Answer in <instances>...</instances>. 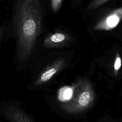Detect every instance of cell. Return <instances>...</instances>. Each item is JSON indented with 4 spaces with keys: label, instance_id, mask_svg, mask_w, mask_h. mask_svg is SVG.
<instances>
[{
    "label": "cell",
    "instance_id": "obj_1",
    "mask_svg": "<svg viewBox=\"0 0 122 122\" xmlns=\"http://www.w3.org/2000/svg\"><path fill=\"white\" fill-rule=\"evenodd\" d=\"M17 43V54L20 61H25L32 53L41 30L43 8L38 0H18L13 15Z\"/></svg>",
    "mask_w": 122,
    "mask_h": 122
},
{
    "label": "cell",
    "instance_id": "obj_2",
    "mask_svg": "<svg viewBox=\"0 0 122 122\" xmlns=\"http://www.w3.org/2000/svg\"><path fill=\"white\" fill-rule=\"evenodd\" d=\"M72 87L71 98L61 104V108L67 113L77 114L91 107L95 99V93L91 84L84 79L77 81Z\"/></svg>",
    "mask_w": 122,
    "mask_h": 122
},
{
    "label": "cell",
    "instance_id": "obj_3",
    "mask_svg": "<svg viewBox=\"0 0 122 122\" xmlns=\"http://www.w3.org/2000/svg\"><path fill=\"white\" fill-rule=\"evenodd\" d=\"M66 64V61L64 59L56 60L38 76L34 82V85L39 86L48 81L54 75L63 70Z\"/></svg>",
    "mask_w": 122,
    "mask_h": 122
},
{
    "label": "cell",
    "instance_id": "obj_4",
    "mask_svg": "<svg viewBox=\"0 0 122 122\" xmlns=\"http://www.w3.org/2000/svg\"><path fill=\"white\" fill-rule=\"evenodd\" d=\"M122 19V7L117 9L98 22L94 29L99 30H109L115 28Z\"/></svg>",
    "mask_w": 122,
    "mask_h": 122
},
{
    "label": "cell",
    "instance_id": "obj_5",
    "mask_svg": "<svg viewBox=\"0 0 122 122\" xmlns=\"http://www.w3.org/2000/svg\"><path fill=\"white\" fill-rule=\"evenodd\" d=\"M69 35L64 32L57 31L49 35L43 41V45L47 48H57L66 45L71 40Z\"/></svg>",
    "mask_w": 122,
    "mask_h": 122
},
{
    "label": "cell",
    "instance_id": "obj_6",
    "mask_svg": "<svg viewBox=\"0 0 122 122\" xmlns=\"http://www.w3.org/2000/svg\"><path fill=\"white\" fill-rule=\"evenodd\" d=\"M5 114L10 122H33L30 117L17 107H7L5 110Z\"/></svg>",
    "mask_w": 122,
    "mask_h": 122
},
{
    "label": "cell",
    "instance_id": "obj_7",
    "mask_svg": "<svg viewBox=\"0 0 122 122\" xmlns=\"http://www.w3.org/2000/svg\"><path fill=\"white\" fill-rule=\"evenodd\" d=\"M73 93L72 87H64L62 88L59 92L58 98L61 101L64 102H67L70 100Z\"/></svg>",
    "mask_w": 122,
    "mask_h": 122
},
{
    "label": "cell",
    "instance_id": "obj_8",
    "mask_svg": "<svg viewBox=\"0 0 122 122\" xmlns=\"http://www.w3.org/2000/svg\"><path fill=\"white\" fill-rule=\"evenodd\" d=\"M63 0H52L51 1V5L52 11L53 13H57L60 9Z\"/></svg>",
    "mask_w": 122,
    "mask_h": 122
},
{
    "label": "cell",
    "instance_id": "obj_9",
    "mask_svg": "<svg viewBox=\"0 0 122 122\" xmlns=\"http://www.w3.org/2000/svg\"><path fill=\"white\" fill-rule=\"evenodd\" d=\"M109 0H97L91 2L88 7V9H93L98 8L103 4L109 2Z\"/></svg>",
    "mask_w": 122,
    "mask_h": 122
},
{
    "label": "cell",
    "instance_id": "obj_10",
    "mask_svg": "<svg viewBox=\"0 0 122 122\" xmlns=\"http://www.w3.org/2000/svg\"><path fill=\"white\" fill-rule=\"evenodd\" d=\"M122 64V60L120 55L117 53L116 54V59L114 63V70L116 74L118 73V71L120 70Z\"/></svg>",
    "mask_w": 122,
    "mask_h": 122
},
{
    "label": "cell",
    "instance_id": "obj_11",
    "mask_svg": "<svg viewBox=\"0 0 122 122\" xmlns=\"http://www.w3.org/2000/svg\"><path fill=\"white\" fill-rule=\"evenodd\" d=\"M3 31H4L3 27L2 26H1L0 28V44L2 39V37H3Z\"/></svg>",
    "mask_w": 122,
    "mask_h": 122
},
{
    "label": "cell",
    "instance_id": "obj_12",
    "mask_svg": "<svg viewBox=\"0 0 122 122\" xmlns=\"http://www.w3.org/2000/svg\"></svg>",
    "mask_w": 122,
    "mask_h": 122
}]
</instances>
